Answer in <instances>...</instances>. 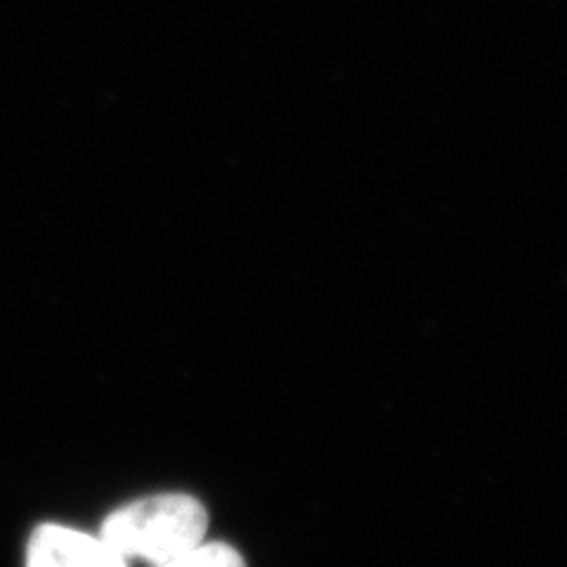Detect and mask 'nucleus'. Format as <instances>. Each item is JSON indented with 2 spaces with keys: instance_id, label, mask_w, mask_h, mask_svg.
Segmentation results:
<instances>
[{
  "instance_id": "obj_1",
  "label": "nucleus",
  "mask_w": 567,
  "mask_h": 567,
  "mask_svg": "<svg viewBox=\"0 0 567 567\" xmlns=\"http://www.w3.org/2000/svg\"><path fill=\"white\" fill-rule=\"evenodd\" d=\"M206 506L189 494H156L116 508L102 523L100 537L123 558L154 567L192 551L206 542Z\"/></svg>"
},
{
  "instance_id": "obj_2",
  "label": "nucleus",
  "mask_w": 567,
  "mask_h": 567,
  "mask_svg": "<svg viewBox=\"0 0 567 567\" xmlns=\"http://www.w3.org/2000/svg\"><path fill=\"white\" fill-rule=\"evenodd\" d=\"M27 567H128L102 537L64 525H41L27 546Z\"/></svg>"
},
{
  "instance_id": "obj_3",
  "label": "nucleus",
  "mask_w": 567,
  "mask_h": 567,
  "mask_svg": "<svg viewBox=\"0 0 567 567\" xmlns=\"http://www.w3.org/2000/svg\"><path fill=\"white\" fill-rule=\"evenodd\" d=\"M156 567H246V560L241 558L237 548L223 542H202L199 546H194L192 551Z\"/></svg>"
}]
</instances>
